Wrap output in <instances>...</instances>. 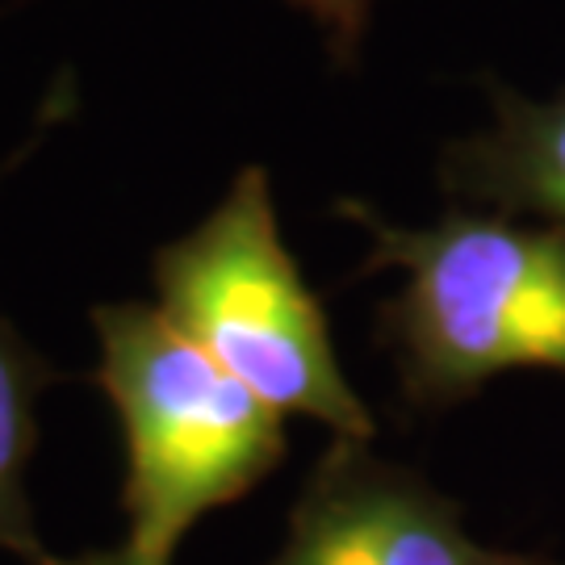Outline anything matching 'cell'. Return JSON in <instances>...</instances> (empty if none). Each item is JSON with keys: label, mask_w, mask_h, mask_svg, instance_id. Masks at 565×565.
<instances>
[{"label": "cell", "mask_w": 565, "mask_h": 565, "mask_svg": "<svg viewBox=\"0 0 565 565\" xmlns=\"http://www.w3.org/2000/svg\"><path fill=\"white\" fill-rule=\"evenodd\" d=\"M97 382L126 445V548L168 565L205 511L243 499L285 457L281 415L142 302L93 310Z\"/></svg>", "instance_id": "2"}, {"label": "cell", "mask_w": 565, "mask_h": 565, "mask_svg": "<svg viewBox=\"0 0 565 565\" xmlns=\"http://www.w3.org/2000/svg\"><path fill=\"white\" fill-rule=\"evenodd\" d=\"M445 184L469 202L507 214H548L565 226V93L524 102L499 88L494 126L448 147Z\"/></svg>", "instance_id": "5"}, {"label": "cell", "mask_w": 565, "mask_h": 565, "mask_svg": "<svg viewBox=\"0 0 565 565\" xmlns=\"http://www.w3.org/2000/svg\"><path fill=\"white\" fill-rule=\"evenodd\" d=\"M46 565H147V562H139L130 548L121 545V548H105V553H84V557H72V562H51Z\"/></svg>", "instance_id": "8"}, {"label": "cell", "mask_w": 565, "mask_h": 565, "mask_svg": "<svg viewBox=\"0 0 565 565\" xmlns=\"http://www.w3.org/2000/svg\"><path fill=\"white\" fill-rule=\"evenodd\" d=\"M51 382L55 369L0 319V548L34 565H46L51 557L34 532V511L25 499V465L39 445L34 403Z\"/></svg>", "instance_id": "6"}, {"label": "cell", "mask_w": 565, "mask_h": 565, "mask_svg": "<svg viewBox=\"0 0 565 565\" xmlns=\"http://www.w3.org/2000/svg\"><path fill=\"white\" fill-rule=\"evenodd\" d=\"M160 310L277 415H310L335 440H373L331 327L277 226L264 168H243L223 205L156 256Z\"/></svg>", "instance_id": "3"}, {"label": "cell", "mask_w": 565, "mask_h": 565, "mask_svg": "<svg viewBox=\"0 0 565 565\" xmlns=\"http://www.w3.org/2000/svg\"><path fill=\"white\" fill-rule=\"evenodd\" d=\"M340 214L373 235L369 268H403L382 310L406 398L452 406L511 369L565 373V226H515L452 210L406 231L361 202Z\"/></svg>", "instance_id": "1"}, {"label": "cell", "mask_w": 565, "mask_h": 565, "mask_svg": "<svg viewBox=\"0 0 565 565\" xmlns=\"http://www.w3.org/2000/svg\"><path fill=\"white\" fill-rule=\"evenodd\" d=\"M268 565H545L478 545L461 511L424 478L377 461L361 440L327 448Z\"/></svg>", "instance_id": "4"}, {"label": "cell", "mask_w": 565, "mask_h": 565, "mask_svg": "<svg viewBox=\"0 0 565 565\" xmlns=\"http://www.w3.org/2000/svg\"><path fill=\"white\" fill-rule=\"evenodd\" d=\"M294 9H302L319 21V30L327 34V46L335 63H352L356 60V46L364 39V25H369V13L377 0H289Z\"/></svg>", "instance_id": "7"}]
</instances>
